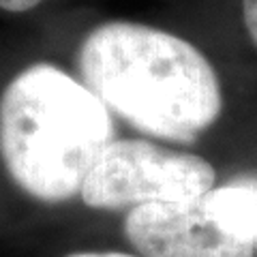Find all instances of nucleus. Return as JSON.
Returning <instances> with one entry per match:
<instances>
[{"mask_svg":"<svg viewBox=\"0 0 257 257\" xmlns=\"http://www.w3.org/2000/svg\"><path fill=\"white\" fill-rule=\"evenodd\" d=\"M75 73L116 122L142 138L187 148L225 114L212 60L189 39L135 20H105L82 37Z\"/></svg>","mask_w":257,"mask_h":257,"instance_id":"1","label":"nucleus"},{"mask_svg":"<svg viewBox=\"0 0 257 257\" xmlns=\"http://www.w3.org/2000/svg\"><path fill=\"white\" fill-rule=\"evenodd\" d=\"M116 135V118L77 73L52 60L24 64L0 84V195L30 214L75 208Z\"/></svg>","mask_w":257,"mask_h":257,"instance_id":"2","label":"nucleus"},{"mask_svg":"<svg viewBox=\"0 0 257 257\" xmlns=\"http://www.w3.org/2000/svg\"><path fill=\"white\" fill-rule=\"evenodd\" d=\"M219 174L210 159L142 135H116L90 172L77 197L84 212L120 214L146 204L199 202Z\"/></svg>","mask_w":257,"mask_h":257,"instance_id":"3","label":"nucleus"},{"mask_svg":"<svg viewBox=\"0 0 257 257\" xmlns=\"http://www.w3.org/2000/svg\"><path fill=\"white\" fill-rule=\"evenodd\" d=\"M120 234L140 257H255V246L231 238L206 212L204 199L146 204L120 216Z\"/></svg>","mask_w":257,"mask_h":257,"instance_id":"4","label":"nucleus"},{"mask_svg":"<svg viewBox=\"0 0 257 257\" xmlns=\"http://www.w3.org/2000/svg\"><path fill=\"white\" fill-rule=\"evenodd\" d=\"M206 212L231 238L255 246L257 251V176H236L204 197Z\"/></svg>","mask_w":257,"mask_h":257,"instance_id":"5","label":"nucleus"},{"mask_svg":"<svg viewBox=\"0 0 257 257\" xmlns=\"http://www.w3.org/2000/svg\"><path fill=\"white\" fill-rule=\"evenodd\" d=\"M240 15L248 41L257 52V0H240Z\"/></svg>","mask_w":257,"mask_h":257,"instance_id":"6","label":"nucleus"},{"mask_svg":"<svg viewBox=\"0 0 257 257\" xmlns=\"http://www.w3.org/2000/svg\"><path fill=\"white\" fill-rule=\"evenodd\" d=\"M62 257H140L128 248H75Z\"/></svg>","mask_w":257,"mask_h":257,"instance_id":"7","label":"nucleus"},{"mask_svg":"<svg viewBox=\"0 0 257 257\" xmlns=\"http://www.w3.org/2000/svg\"><path fill=\"white\" fill-rule=\"evenodd\" d=\"M45 0H0V11L13 13V15H24L30 11H37Z\"/></svg>","mask_w":257,"mask_h":257,"instance_id":"8","label":"nucleus"}]
</instances>
